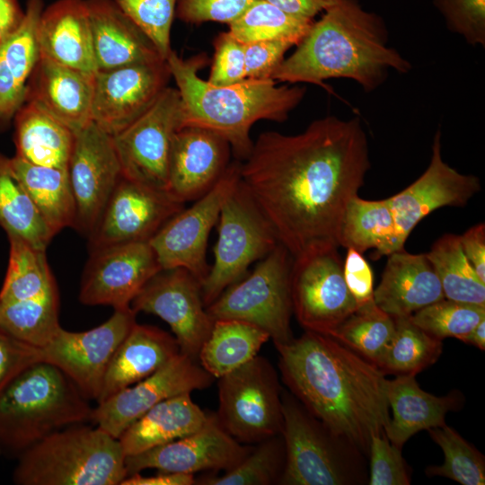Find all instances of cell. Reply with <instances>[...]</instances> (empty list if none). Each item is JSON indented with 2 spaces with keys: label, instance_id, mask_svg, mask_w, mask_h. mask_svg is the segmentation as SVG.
I'll list each match as a JSON object with an SVG mask.
<instances>
[{
  "label": "cell",
  "instance_id": "1",
  "mask_svg": "<svg viewBox=\"0 0 485 485\" xmlns=\"http://www.w3.org/2000/svg\"><path fill=\"white\" fill-rule=\"evenodd\" d=\"M371 166L357 118L327 116L301 133L262 132L240 166V181L295 258L340 247L343 217Z\"/></svg>",
  "mask_w": 485,
  "mask_h": 485
},
{
  "label": "cell",
  "instance_id": "2",
  "mask_svg": "<svg viewBox=\"0 0 485 485\" xmlns=\"http://www.w3.org/2000/svg\"><path fill=\"white\" fill-rule=\"evenodd\" d=\"M283 384L335 434L368 456L373 435L390 420L381 369L335 339L305 331L275 346Z\"/></svg>",
  "mask_w": 485,
  "mask_h": 485
},
{
  "label": "cell",
  "instance_id": "3",
  "mask_svg": "<svg viewBox=\"0 0 485 485\" xmlns=\"http://www.w3.org/2000/svg\"><path fill=\"white\" fill-rule=\"evenodd\" d=\"M387 42L379 17L355 0H340L313 22L271 79L326 87L327 79L348 78L365 92H372L385 81L390 70L405 74L411 69L410 63Z\"/></svg>",
  "mask_w": 485,
  "mask_h": 485
},
{
  "label": "cell",
  "instance_id": "4",
  "mask_svg": "<svg viewBox=\"0 0 485 485\" xmlns=\"http://www.w3.org/2000/svg\"><path fill=\"white\" fill-rule=\"evenodd\" d=\"M206 61L205 55L183 59L173 50L166 58L181 99V128H200L218 135L236 158L244 161L253 146L250 136L253 124L261 119L286 121L304 99L305 88L248 78L216 86L198 75Z\"/></svg>",
  "mask_w": 485,
  "mask_h": 485
},
{
  "label": "cell",
  "instance_id": "5",
  "mask_svg": "<svg viewBox=\"0 0 485 485\" xmlns=\"http://www.w3.org/2000/svg\"><path fill=\"white\" fill-rule=\"evenodd\" d=\"M88 401L57 366L33 364L0 392V454L17 459L48 436L90 421Z\"/></svg>",
  "mask_w": 485,
  "mask_h": 485
},
{
  "label": "cell",
  "instance_id": "6",
  "mask_svg": "<svg viewBox=\"0 0 485 485\" xmlns=\"http://www.w3.org/2000/svg\"><path fill=\"white\" fill-rule=\"evenodd\" d=\"M85 423L60 429L18 458V485H120L128 476L118 438Z\"/></svg>",
  "mask_w": 485,
  "mask_h": 485
},
{
  "label": "cell",
  "instance_id": "7",
  "mask_svg": "<svg viewBox=\"0 0 485 485\" xmlns=\"http://www.w3.org/2000/svg\"><path fill=\"white\" fill-rule=\"evenodd\" d=\"M286 465L281 485H351L366 480L364 456L348 440L312 415L289 392H282Z\"/></svg>",
  "mask_w": 485,
  "mask_h": 485
},
{
  "label": "cell",
  "instance_id": "8",
  "mask_svg": "<svg viewBox=\"0 0 485 485\" xmlns=\"http://www.w3.org/2000/svg\"><path fill=\"white\" fill-rule=\"evenodd\" d=\"M293 257L278 243L258 261L253 270L228 287L207 306L211 318L234 319L254 324L269 335L275 346L294 337L290 274Z\"/></svg>",
  "mask_w": 485,
  "mask_h": 485
},
{
  "label": "cell",
  "instance_id": "9",
  "mask_svg": "<svg viewBox=\"0 0 485 485\" xmlns=\"http://www.w3.org/2000/svg\"><path fill=\"white\" fill-rule=\"evenodd\" d=\"M217 223L214 263L201 284L206 307L245 277L252 263L266 257L279 243L241 181L225 200Z\"/></svg>",
  "mask_w": 485,
  "mask_h": 485
},
{
  "label": "cell",
  "instance_id": "10",
  "mask_svg": "<svg viewBox=\"0 0 485 485\" xmlns=\"http://www.w3.org/2000/svg\"><path fill=\"white\" fill-rule=\"evenodd\" d=\"M217 388L216 415L234 439L252 445L281 434L283 391L266 357L257 355L217 378Z\"/></svg>",
  "mask_w": 485,
  "mask_h": 485
},
{
  "label": "cell",
  "instance_id": "11",
  "mask_svg": "<svg viewBox=\"0 0 485 485\" xmlns=\"http://www.w3.org/2000/svg\"><path fill=\"white\" fill-rule=\"evenodd\" d=\"M338 248L318 247L293 258L292 309L305 331L331 336L357 310L344 280Z\"/></svg>",
  "mask_w": 485,
  "mask_h": 485
},
{
  "label": "cell",
  "instance_id": "12",
  "mask_svg": "<svg viewBox=\"0 0 485 485\" xmlns=\"http://www.w3.org/2000/svg\"><path fill=\"white\" fill-rule=\"evenodd\" d=\"M240 161L230 163L215 186L172 216L149 240L162 269L182 268L201 284L209 271L207 247L221 207L240 181Z\"/></svg>",
  "mask_w": 485,
  "mask_h": 485
},
{
  "label": "cell",
  "instance_id": "13",
  "mask_svg": "<svg viewBox=\"0 0 485 485\" xmlns=\"http://www.w3.org/2000/svg\"><path fill=\"white\" fill-rule=\"evenodd\" d=\"M181 120L180 93L166 86L143 115L113 136L123 176L167 190L172 140Z\"/></svg>",
  "mask_w": 485,
  "mask_h": 485
},
{
  "label": "cell",
  "instance_id": "14",
  "mask_svg": "<svg viewBox=\"0 0 485 485\" xmlns=\"http://www.w3.org/2000/svg\"><path fill=\"white\" fill-rule=\"evenodd\" d=\"M131 308L116 309L101 325L85 331L59 328L40 348L41 361L68 376L89 400L98 401L108 366L136 322Z\"/></svg>",
  "mask_w": 485,
  "mask_h": 485
},
{
  "label": "cell",
  "instance_id": "15",
  "mask_svg": "<svg viewBox=\"0 0 485 485\" xmlns=\"http://www.w3.org/2000/svg\"><path fill=\"white\" fill-rule=\"evenodd\" d=\"M137 313L154 314L164 321L176 339L180 352L198 362L214 320L202 298L201 283L182 268L162 269L131 302Z\"/></svg>",
  "mask_w": 485,
  "mask_h": 485
},
{
  "label": "cell",
  "instance_id": "16",
  "mask_svg": "<svg viewBox=\"0 0 485 485\" xmlns=\"http://www.w3.org/2000/svg\"><path fill=\"white\" fill-rule=\"evenodd\" d=\"M215 379L198 361L180 352L149 376L97 403L91 421L119 439L134 421L157 403L207 389Z\"/></svg>",
  "mask_w": 485,
  "mask_h": 485
},
{
  "label": "cell",
  "instance_id": "17",
  "mask_svg": "<svg viewBox=\"0 0 485 485\" xmlns=\"http://www.w3.org/2000/svg\"><path fill=\"white\" fill-rule=\"evenodd\" d=\"M67 172L76 208L75 228L88 237L123 176L113 137L93 121L75 133Z\"/></svg>",
  "mask_w": 485,
  "mask_h": 485
},
{
  "label": "cell",
  "instance_id": "18",
  "mask_svg": "<svg viewBox=\"0 0 485 485\" xmlns=\"http://www.w3.org/2000/svg\"><path fill=\"white\" fill-rule=\"evenodd\" d=\"M183 207L167 190L122 176L88 236L90 250L149 242Z\"/></svg>",
  "mask_w": 485,
  "mask_h": 485
},
{
  "label": "cell",
  "instance_id": "19",
  "mask_svg": "<svg viewBox=\"0 0 485 485\" xmlns=\"http://www.w3.org/2000/svg\"><path fill=\"white\" fill-rule=\"evenodd\" d=\"M162 268L149 242L114 244L91 251L79 300L86 305L130 307L144 286Z\"/></svg>",
  "mask_w": 485,
  "mask_h": 485
},
{
  "label": "cell",
  "instance_id": "20",
  "mask_svg": "<svg viewBox=\"0 0 485 485\" xmlns=\"http://www.w3.org/2000/svg\"><path fill=\"white\" fill-rule=\"evenodd\" d=\"M253 446L234 439L221 425L216 413H207L196 431L145 452L128 455V476L144 470L194 474L202 471L227 472L238 465Z\"/></svg>",
  "mask_w": 485,
  "mask_h": 485
},
{
  "label": "cell",
  "instance_id": "21",
  "mask_svg": "<svg viewBox=\"0 0 485 485\" xmlns=\"http://www.w3.org/2000/svg\"><path fill=\"white\" fill-rule=\"evenodd\" d=\"M171 77L166 60L97 71L92 121L110 136L117 135L153 105Z\"/></svg>",
  "mask_w": 485,
  "mask_h": 485
},
{
  "label": "cell",
  "instance_id": "22",
  "mask_svg": "<svg viewBox=\"0 0 485 485\" xmlns=\"http://www.w3.org/2000/svg\"><path fill=\"white\" fill-rule=\"evenodd\" d=\"M481 189L478 177L463 174L446 163L441 154V132L435 134L429 164L410 186L388 198L395 223V251L415 226L434 210L464 207Z\"/></svg>",
  "mask_w": 485,
  "mask_h": 485
},
{
  "label": "cell",
  "instance_id": "23",
  "mask_svg": "<svg viewBox=\"0 0 485 485\" xmlns=\"http://www.w3.org/2000/svg\"><path fill=\"white\" fill-rule=\"evenodd\" d=\"M231 147L218 135L183 127L172 140L167 191L178 201H195L208 192L229 163Z\"/></svg>",
  "mask_w": 485,
  "mask_h": 485
},
{
  "label": "cell",
  "instance_id": "24",
  "mask_svg": "<svg viewBox=\"0 0 485 485\" xmlns=\"http://www.w3.org/2000/svg\"><path fill=\"white\" fill-rule=\"evenodd\" d=\"M94 75L40 55L25 101L39 105L76 133L92 122Z\"/></svg>",
  "mask_w": 485,
  "mask_h": 485
},
{
  "label": "cell",
  "instance_id": "25",
  "mask_svg": "<svg viewBox=\"0 0 485 485\" xmlns=\"http://www.w3.org/2000/svg\"><path fill=\"white\" fill-rule=\"evenodd\" d=\"M37 42L40 56L91 75L98 71L85 0H57L43 9Z\"/></svg>",
  "mask_w": 485,
  "mask_h": 485
},
{
  "label": "cell",
  "instance_id": "26",
  "mask_svg": "<svg viewBox=\"0 0 485 485\" xmlns=\"http://www.w3.org/2000/svg\"><path fill=\"white\" fill-rule=\"evenodd\" d=\"M382 279L374 290L375 304L392 318L411 316L445 298L440 280L426 253L403 250L388 255Z\"/></svg>",
  "mask_w": 485,
  "mask_h": 485
},
{
  "label": "cell",
  "instance_id": "27",
  "mask_svg": "<svg viewBox=\"0 0 485 485\" xmlns=\"http://www.w3.org/2000/svg\"><path fill=\"white\" fill-rule=\"evenodd\" d=\"M99 70L164 60L114 0H85Z\"/></svg>",
  "mask_w": 485,
  "mask_h": 485
},
{
  "label": "cell",
  "instance_id": "28",
  "mask_svg": "<svg viewBox=\"0 0 485 485\" xmlns=\"http://www.w3.org/2000/svg\"><path fill=\"white\" fill-rule=\"evenodd\" d=\"M415 376L401 375L387 380L386 397L392 418L390 417L384 434L399 448L414 434L445 424V415L459 410L463 403L459 391L436 396L423 391Z\"/></svg>",
  "mask_w": 485,
  "mask_h": 485
},
{
  "label": "cell",
  "instance_id": "29",
  "mask_svg": "<svg viewBox=\"0 0 485 485\" xmlns=\"http://www.w3.org/2000/svg\"><path fill=\"white\" fill-rule=\"evenodd\" d=\"M179 353L174 336L136 322L108 366L97 403L149 376Z\"/></svg>",
  "mask_w": 485,
  "mask_h": 485
},
{
  "label": "cell",
  "instance_id": "30",
  "mask_svg": "<svg viewBox=\"0 0 485 485\" xmlns=\"http://www.w3.org/2000/svg\"><path fill=\"white\" fill-rule=\"evenodd\" d=\"M42 0H28L18 28L0 44V123L12 119L26 98L30 76L40 57L37 27Z\"/></svg>",
  "mask_w": 485,
  "mask_h": 485
},
{
  "label": "cell",
  "instance_id": "31",
  "mask_svg": "<svg viewBox=\"0 0 485 485\" xmlns=\"http://www.w3.org/2000/svg\"><path fill=\"white\" fill-rule=\"evenodd\" d=\"M207 417V413L194 402L190 393L176 395L148 410L119 440L126 456L137 454L196 431Z\"/></svg>",
  "mask_w": 485,
  "mask_h": 485
},
{
  "label": "cell",
  "instance_id": "32",
  "mask_svg": "<svg viewBox=\"0 0 485 485\" xmlns=\"http://www.w3.org/2000/svg\"><path fill=\"white\" fill-rule=\"evenodd\" d=\"M14 116L15 155L36 165L67 169L75 133L31 101Z\"/></svg>",
  "mask_w": 485,
  "mask_h": 485
},
{
  "label": "cell",
  "instance_id": "33",
  "mask_svg": "<svg viewBox=\"0 0 485 485\" xmlns=\"http://www.w3.org/2000/svg\"><path fill=\"white\" fill-rule=\"evenodd\" d=\"M10 162L54 235L66 227H75L76 208L67 169L36 165L17 155Z\"/></svg>",
  "mask_w": 485,
  "mask_h": 485
},
{
  "label": "cell",
  "instance_id": "34",
  "mask_svg": "<svg viewBox=\"0 0 485 485\" xmlns=\"http://www.w3.org/2000/svg\"><path fill=\"white\" fill-rule=\"evenodd\" d=\"M269 335L260 327L234 319L216 320L198 354L199 365L216 379L258 355Z\"/></svg>",
  "mask_w": 485,
  "mask_h": 485
},
{
  "label": "cell",
  "instance_id": "35",
  "mask_svg": "<svg viewBox=\"0 0 485 485\" xmlns=\"http://www.w3.org/2000/svg\"><path fill=\"white\" fill-rule=\"evenodd\" d=\"M395 223L388 198L367 200L357 196L348 203L340 246L364 253L375 249V258L395 251Z\"/></svg>",
  "mask_w": 485,
  "mask_h": 485
},
{
  "label": "cell",
  "instance_id": "36",
  "mask_svg": "<svg viewBox=\"0 0 485 485\" xmlns=\"http://www.w3.org/2000/svg\"><path fill=\"white\" fill-rule=\"evenodd\" d=\"M0 226L33 247L46 251L54 234L14 174L10 158L0 154Z\"/></svg>",
  "mask_w": 485,
  "mask_h": 485
},
{
  "label": "cell",
  "instance_id": "37",
  "mask_svg": "<svg viewBox=\"0 0 485 485\" xmlns=\"http://www.w3.org/2000/svg\"><path fill=\"white\" fill-rule=\"evenodd\" d=\"M426 256L440 280L445 298L485 306V283L465 257L458 234H443Z\"/></svg>",
  "mask_w": 485,
  "mask_h": 485
},
{
  "label": "cell",
  "instance_id": "38",
  "mask_svg": "<svg viewBox=\"0 0 485 485\" xmlns=\"http://www.w3.org/2000/svg\"><path fill=\"white\" fill-rule=\"evenodd\" d=\"M7 236L9 262L0 291V303L33 298L57 287L46 251L33 247L16 234H7Z\"/></svg>",
  "mask_w": 485,
  "mask_h": 485
},
{
  "label": "cell",
  "instance_id": "39",
  "mask_svg": "<svg viewBox=\"0 0 485 485\" xmlns=\"http://www.w3.org/2000/svg\"><path fill=\"white\" fill-rule=\"evenodd\" d=\"M58 307L57 287L33 298L0 303V329L23 342L43 347L61 327Z\"/></svg>",
  "mask_w": 485,
  "mask_h": 485
},
{
  "label": "cell",
  "instance_id": "40",
  "mask_svg": "<svg viewBox=\"0 0 485 485\" xmlns=\"http://www.w3.org/2000/svg\"><path fill=\"white\" fill-rule=\"evenodd\" d=\"M393 319V334L377 365L381 371L416 375L435 364L442 353V340L417 326L410 316Z\"/></svg>",
  "mask_w": 485,
  "mask_h": 485
},
{
  "label": "cell",
  "instance_id": "41",
  "mask_svg": "<svg viewBox=\"0 0 485 485\" xmlns=\"http://www.w3.org/2000/svg\"><path fill=\"white\" fill-rule=\"evenodd\" d=\"M313 21L292 15L267 0H258L229 24L228 32L243 44L285 40L296 46Z\"/></svg>",
  "mask_w": 485,
  "mask_h": 485
},
{
  "label": "cell",
  "instance_id": "42",
  "mask_svg": "<svg viewBox=\"0 0 485 485\" xmlns=\"http://www.w3.org/2000/svg\"><path fill=\"white\" fill-rule=\"evenodd\" d=\"M394 331V319L371 303L348 317L330 336L377 366Z\"/></svg>",
  "mask_w": 485,
  "mask_h": 485
},
{
  "label": "cell",
  "instance_id": "43",
  "mask_svg": "<svg viewBox=\"0 0 485 485\" xmlns=\"http://www.w3.org/2000/svg\"><path fill=\"white\" fill-rule=\"evenodd\" d=\"M253 446L251 453L234 468L221 476L205 478V485H273L280 484L286 465L284 439L276 435Z\"/></svg>",
  "mask_w": 485,
  "mask_h": 485
},
{
  "label": "cell",
  "instance_id": "44",
  "mask_svg": "<svg viewBox=\"0 0 485 485\" xmlns=\"http://www.w3.org/2000/svg\"><path fill=\"white\" fill-rule=\"evenodd\" d=\"M428 432L445 456L443 464L426 469L428 476L449 478L462 485L485 484V459L481 453L446 424Z\"/></svg>",
  "mask_w": 485,
  "mask_h": 485
},
{
  "label": "cell",
  "instance_id": "45",
  "mask_svg": "<svg viewBox=\"0 0 485 485\" xmlns=\"http://www.w3.org/2000/svg\"><path fill=\"white\" fill-rule=\"evenodd\" d=\"M410 318L438 340L454 338L464 342L475 326L485 320V306L444 298L417 311Z\"/></svg>",
  "mask_w": 485,
  "mask_h": 485
},
{
  "label": "cell",
  "instance_id": "46",
  "mask_svg": "<svg viewBox=\"0 0 485 485\" xmlns=\"http://www.w3.org/2000/svg\"><path fill=\"white\" fill-rule=\"evenodd\" d=\"M114 2L166 60L172 50L171 29L178 0H114Z\"/></svg>",
  "mask_w": 485,
  "mask_h": 485
},
{
  "label": "cell",
  "instance_id": "47",
  "mask_svg": "<svg viewBox=\"0 0 485 485\" xmlns=\"http://www.w3.org/2000/svg\"><path fill=\"white\" fill-rule=\"evenodd\" d=\"M447 27L472 46H485V0H436Z\"/></svg>",
  "mask_w": 485,
  "mask_h": 485
},
{
  "label": "cell",
  "instance_id": "48",
  "mask_svg": "<svg viewBox=\"0 0 485 485\" xmlns=\"http://www.w3.org/2000/svg\"><path fill=\"white\" fill-rule=\"evenodd\" d=\"M369 485H409L410 477L401 448L392 445L386 436L373 435L369 454Z\"/></svg>",
  "mask_w": 485,
  "mask_h": 485
},
{
  "label": "cell",
  "instance_id": "49",
  "mask_svg": "<svg viewBox=\"0 0 485 485\" xmlns=\"http://www.w3.org/2000/svg\"><path fill=\"white\" fill-rule=\"evenodd\" d=\"M214 59L207 82L226 86L246 79L244 44L228 31L219 33L214 40Z\"/></svg>",
  "mask_w": 485,
  "mask_h": 485
},
{
  "label": "cell",
  "instance_id": "50",
  "mask_svg": "<svg viewBox=\"0 0 485 485\" xmlns=\"http://www.w3.org/2000/svg\"><path fill=\"white\" fill-rule=\"evenodd\" d=\"M258 0H178L175 15L182 22L230 24Z\"/></svg>",
  "mask_w": 485,
  "mask_h": 485
},
{
  "label": "cell",
  "instance_id": "51",
  "mask_svg": "<svg viewBox=\"0 0 485 485\" xmlns=\"http://www.w3.org/2000/svg\"><path fill=\"white\" fill-rule=\"evenodd\" d=\"M40 361V348L0 329V392L24 370Z\"/></svg>",
  "mask_w": 485,
  "mask_h": 485
},
{
  "label": "cell",
  "instance_id": "52",
  "mask_svg": "<svg viewBox=\"0 0 485 485\" xmlns=\"http://www.w3.org/2000/svg\"><path fill=\"white\" fill-rule=\"evenodd\" d=\"M295 46L285 40H263L244 44L246 78L271 79L284 60L286 52Z\"/></svg>",
  "mask_w": 485,
  "mask_h": 485
},
{
  "label": "cell",
  "instance_id": "53",
  "mask_svg": "<svg viewBox=\"0 0 485 485\" xmlns=\"http://www.w3.org/2000/svg\"><path fill=\"white\" fill-rule=\"evenodd\" d=\"M343 261V277L357 308L374 303V273L363 253L348 248Z\"/></svg>",
  "mask_w": 485,
  "mask_h": 485
},
{
  "label": "cell",
  "instance_id": "54",
  "mask_svg": "<svg viewBox=\"0 0 485 485\" xmlns=\"http://www.w3.org/2000/svg\"><path fill=\"white\" fill-rule=\"evenodd\" d=\"M460 236L462 250L479 278L485 283V225L479 223Z\"/></svg>",
  "mask_w": 485,
  "mask_h": 485
},
{
  "label": "cell",
  "instance_id": "55",
  "mask_svg": "<svg viewBox=\"0 0 485 485\" xmlns=\"http://www.w3.org/2000/svg\"><path fill=\"white\" fill-rule=\"evenodd\" d=\"M281 10L301 18L310 19L326 11L340 0H267Z\"/></svg>",
  "mask_w": 485,
  "mask_h": 485
},
{
  "label": "cell",
  "instance_id": "56",
  "mask_svg": "<svg viewBox=\"0 0 485 485\" xmlns=\"http://www.w3.org/2000/svg\"><path fill=\"white\" fill-rule=\"evenodd\" d=\"M194 474L159 472L149 477L135 473L127 476L120 485H194L196 484Z\"/></svg>",
  "mask_w": 485,
  "mask_h": 485
},
{
  "label": "cell",
  "instance_id": "57",
  "mask_svg": "<svg viewBox=\"0 0 485 485\" xmlns=\"http://www.w3.org/2000/svg\"><path fill=\"white\" fill-rule=\"evenodd\" d=\"M23 16L17 0H0V44L18 28Z\"/></svg>",
  "mask_w": 485,
  "mask_h": 485
},
{
  "label": "cell",
  "instance_id": "58",
  "mask_svg": "<svg viewBox=\"0 0 485 485\" xmlns=\"http://www.w3.org/2000/svg\"><path fill=\"white\" fill-rule=\"evenodd\" d=\"M464 343L473 345L481 350L485 349V320L480 322L468 335Z\"/></svg>",
  "mask_w": 485,
  "mask_h": 485
}]
</instances>
